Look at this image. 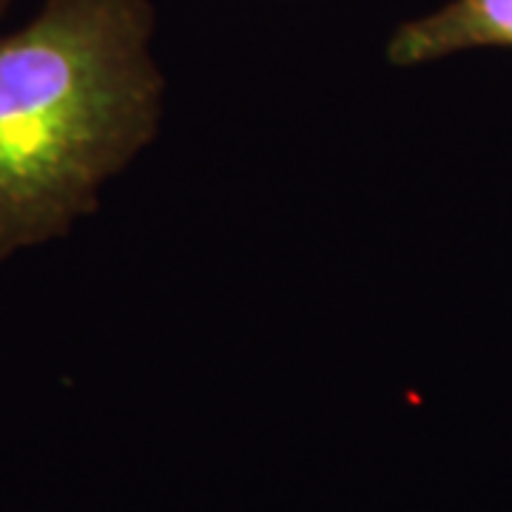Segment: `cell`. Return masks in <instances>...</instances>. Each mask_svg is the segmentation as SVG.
<instances>
[{
    "instance_id": "1",
    "label": "cell",
    "mask_w": 512,
    "mask_h": 512,
    "mask_svg": "<svg viewBox=\"0 0 512 512\" xmlns=\"http://www.w3.org/2000/svg\"><path fill=\"white\" fill-rule=\"evenodd\" d=\"M151 0H43L0 35V262L69 237L160 134Z\"/></svg>"
},
{
    "instance_id": "2",
    "label": "cell",
    "mask_w": 512,
    "mask_h": 512,
    "mask_svg": "<svg viewBox=\"0 0 512 512\" xmlns=\"http://www.w3.org/2000/svg\"><path fill=\"white\" fill-rule=\"evenodd\" d=\"M495 46L512 49V0H450L436 12L404 20L387 40L384 60L413 69Z\"/></svg>"
},
{
    "instance_id": "3",
    "label": "cell",
    "mask_w": 512,
    "mask_h": 512,
    "mask_svg": "<svg viewBox=\"0 0 512 512\" xmlns=\"http://www.w3.org/2000/svg\"><path fill=\"white\" fill-rule=\"evenodd\" d=\"M9 6H12V0H0V20H3V15L9 12Z\"/></svg>"
}]
</instances>
